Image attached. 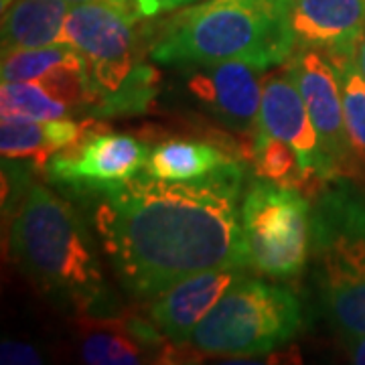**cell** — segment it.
<instances>
[{"label":"cell","mask_w":365,"mask_h":365,"mask_svg":"<svg viewBox=\"0 0 365 365\" xmlns=\"http://www.w3.org/2000/svg\"><path fill=\"white\" fill-rule=\"evenodd\" d=\"M0 361L2 364H16V365H37L43 361L41 353L23 341H2L0 349Z\"/></svg>","instance_id":"22"},{"label":"cell","mask_w":365,"mask_h":365,"mask_svg":"<svg viewBox=\"0 0 365 365\" xmlns=\"http://www.w3.org/2000/svg\"><path fill=\"white\" fill-rule=\"evenodd\" d=\"M287 66L297 79L333 177H355L361 163L347 132L337 69L317 49H294Z\"/></svg>","instance_id":"9"},{"label":"cell","mask_w":365,"mask_h":365,"mask_svg":"<svg viewBox=\"0 0 365 365\" xmlns=\"http://www.w3.org/2000/svg\"><path fill=\"white\" fill-rule=\"evenodd\" d=\"M73 57H78V51L61 41L47 47L2 53V81H35Z\"/></svg>","instance_id":"21"},{"label":"cell","mask_w":365,"mask_h":365,"mask_svg":"<svg viewBox=\"0 0 365 365\" xmlns=\"http://www.w3.org/2000/svg\"><path fill=\"white\" fill-rule=\"evenodd\" d=\"M193 2H197V0H136V6H138V11L144 19H148V16H157L160 13L177 11V9L193 4Z\"/></svg>","instance_id":"23"},{"label":"cell","mask_w":365,"mask_h":365,"mask_svg":"<svg viewBox=\"0 0 365 365\" xmlns=\"http://www.w3.org/2000/svg\"><path fill=\"white\" fill-rule=\"evenodd\" d=\"M11 254L55 304L96 317L108 309L102 264L78 211L43 185H29L11 222Z\"/></svg>","instance_id":"3"},{"label":"cell","mask_w":365,"mask_h":365,"mask_svg":"<svg viewBox=\"0 0 365 365\" xmlns=\"http://www.w3.org/2000/svg\"><path fill=\"white\" fill-rule=\"evenodd\" d=\"M187 91L225 128L254 143L262 106L260 67L246 61H220L185 69Z\"/></svg>","instance_id":"11"},{"label":"cell","mask_w":365,"mask_h":365,"mask_svg":"<svg viewBox=\"0 0 365 365\" xmlns=\"http://www.w3.org/2000/svg\"><path fill=\"white\" fill-rule=\"evenodd\" d=\"M302 325V304L287 287L244 278L197 325L189 345L205 355H260L287 345Z\"/></svg>","instance_id":"6"},{"label":"cell","mask_w":365,"mask_h":365,"mask_svg":"<svg viewBox=\"0 0 365 365\" xmlns=\"http://www.w3.org/2000/svg\"><path fill=\"white\" fill-rule=\"evenodd\" d=\"M240 182H170L136 175L104 191L93 211L102 250L136 299L213 268H250Z\"/></svg>","instance_id":"1"},{"label":"cell","mask_w":365,"mask_h":365,"mask_svg":"<svg viewBox=\"0 0 365 365\" xmlns=\"http://www.w3.org/2000/svg\"><path fill=\"white\" fill-rule=\"evenodd\" d=\"M69 9L67 0H13L2 16V53L59 43Z\"/></svg>","instance_id":"18"},{"label":"cell","mask_w":365,"mask_h":365,"mask_svg":"<svg viewBox=\"0 0 365 365\" xmlns=\"http://www.w3.org/2000/svg\"><path fill=\"white\" fill-rule=\"evenodd\" d=\"M150 148L128 134L102 130L93 120L73 144L53 155L45 173L49 181L79 193H104L134 179Z\"/></svg>","instance_id":"8"},{"label":"cell","mask_w":365,"mask_h":365,"mask_svg":"<svg viewBox=\"0 0 365 365\" xmlns=\"http://www.w3.org/2000/svg\"><path fill=\"white\" fill-rule=\"evenodd\" d=\"M311 256L327 321L343 339L365 335V187L353 177L317 189Z\"/></svg>","instance_id":"5"},{"label":"cell","mask_w":365,"mask_h":365,"mask_svg":"<svg viewBox=\"0 0 365 365\" xmlns=\"http://www.w3.org/2000/svg\"><path fill=\"white\" fill-rule=\"evenodd\" d=\"M90 120L76 122L71 118L59 120H26V118L2 116L0 124V150L2 158L25 163L29 169H45L53 155L73 144Z\"/></svg>","instance_id":"17"},{"label":"cell","mask_w":365,"mask_h":365,"mask_svg":"<svg viewBox=\"0 0 365 365\" xmlns=\"http://www.w3.org/2000/svg\"><path fill=\"white\" fill-rule=\"evenodd\" d=\"M256 132L270 134L294 148L300 170L304 175V185L313 182L314 191L325 181L333 179V173L321 150L317 130L302 102L297 79L287 63L264 79Z\"/></svg>","instance_id":"10"},{"label":"cell","mask_w":365,"mask_h":365,"mask_svg":"<svg viewBox=\"0 0 365 365\" xmlns=\"http://www.w3.org/2000/svg\"><path fill=\"white\" fill-rule=\"evenodd\" d=\"M345 347H347V355L351 364L365 365V335L359 337H351V339H343Z\"/></svg>","instance_id":"24"},{"label":"cell","mask_w":365,"mask_h":365,"mask_svg":"<svg viewBox=\"0 0 365 365\" xmlns=\"http://www.w3.org/2000/svg\"><path fill=\"white\" fill-rule=\"evenodd\" d=\"M69 4H83V2H96V0H67ZM112 2H124V4H132V6H136V0H112ZM138 9V6H136ZM140 13V11H138Z\"/></svg>","instance_id":"26"},{"label":"cell","mask_w":365,"mask_h":365,"mask_svg":"<svg viewBox=\"0 0 365 365\" xmlns=\"http://www.w3.org/2000/svg\"><path fill=\"white\" fill-rule=\"evenodd\" d=\"M2 116L26 120H59L88 114L90 90L81 57L57 66L35 81H2Z\"/></svg>","instance_id":"12"},{"label":"cell","mask_w":365,"mask_h":365,"mask_svg":"<svg viewBox=\"0 0 365 365\" xmlns=\"http://www.w3.org/2000/svg\"><path fill=\"white\" fill-rule=\"evenodd\" d=\"M165 335L153 323L140 319L93 323L81 335V357L93 365H134L146 357H158L165 347Z\"/></svg>","instance_id":"16"},{"label":"cell","mask_w":365,"mask_h":365,"mask_svg":"<svg viewBox=\"0 0 365 365\" xmlns=\"http://www.w3.org/2000/svg\"><path fill=\"white\" fill-rule=\"evenodd\" d=\"M250 264L276 280L299 276L311 256V203L299 187L260 179L240 209Z\"/></svg>","instance_id":"7"},{"label":"cell","mask_w":365,"mask_h":365,"mask_svg":"<svg viewBox=\"0 0 365 365\" xmlns=\"http://www.w3.org/2000/svg\"><path fill=\"white\" fill-rule=\"evenodd\" d=\"M357 66L361 69V73H364L365 78V33L361 41H359V47H357Z\"/></svg>","instance_id":"25"},{"label":"cell","mask_w":365,"mask_h":365,"mask_svg":"<svg viewBox=\"0 0 365 365\" xmlns=\"http://www.w3.org/2000/svg\"><path fill=\"white\" fill-rule=\"evenodd\" d=\"M136 6L112 0L71 4L61 33L83 57L91 116H132L144 112L157 93V71L144 63Z\"/></svg>","instance_id":"4"},{"label":"cell","mask_w":365,"mask_h":365,"mask_svg":"<svg viewBox=\"0 0 365 365\" xmlns=\"http://www.w3.org/2000/svg\"><path fill=\"white\" fill-rule=\"evenodd\" d=\"M292 0H203L170 16L148 45L160 66H209L246 61L262 71L284 66L294 53Z\"/></svg>","instance_id":"2"},{"label":"cell","mask_w":365,"mask_h":365,"mask_svg":"<svg viewBox=\"0 0 365 365\" xmlns=\"http://www.w3.org/2000/svg\"><path fill=\"white\" fill-rule=\"evenodd\" d=\"M339 73L343 106H345V122L351 138L353 150L365 165V78L357 66V55L331 61Z\"/></svg>","instance_id":"20"},{"label":"cell","mask_w":365,"mask_h":365,"mask_svg":"<svg viewBox=\"0 0 365 365\" xmlns=\"http://www.w3.org/2000/svg\"><path fill=\"white\" fill-rule=\"evenodd\" d=\"M144 175L170 182L242 181V167L227 150L199 140H167L150 148Z\"/></svg>","instance_id":"15"},{"label":"cell","mask_w":365,"mask_h":365,"mask_svg":"<svg viewBox=\"0 0 365 365\" xmlns=\"http://www.w3.org/2000/svg\"><path fill=\"white\" fill-rule=\"evenodd\" d=\"M252 165L260 179L300 187L304 185V175L292 146L274 138L270 134L256 132L252 143Z\"/></svg>","instance_id":"19"},{"label":"cell","mask_w":365,"mask_h":365,"mask_svg":"<svg viewBox=\"0 0 365 365\" xmlns=\"http://www.w3.org/2000/svg\"><path fill=\"white\" fill-rule=\"evenodd\" d=\"M244 278V268H213L193 274L153 299L150 321L173 343H189L197 325Z\"/></svg>","instance_id":"14"},{"label":"cell","mask_w":365,"mask_h":365,"mask_svg":"<svg viewBox=\"0 0 365 365\" xmlns=\"http://www.w3.org/2000/svg\"><path fill=\"white\" fill-rule=\"evenodd\" d=\"M294 49H317L329 61L355 57L365 33V0H292Z\"/></svg>","instance_id":"13"}]
</instances>
